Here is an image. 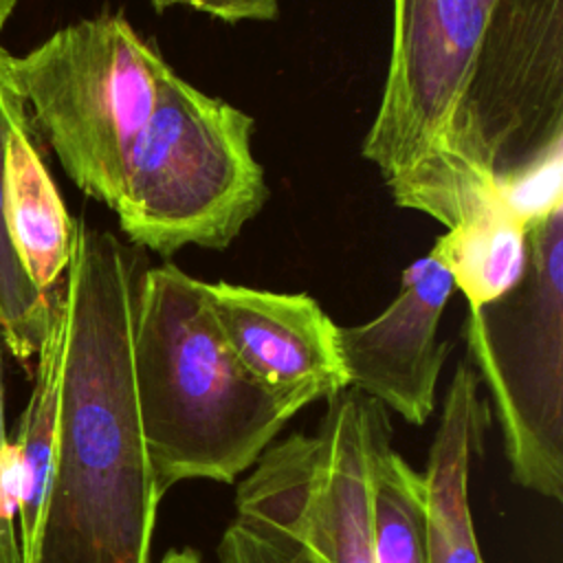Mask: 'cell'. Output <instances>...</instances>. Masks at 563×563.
I'll use <instances>...</instances> for the list:
<instances>
[{"mask_svg":"<svg viewBox=\"0 0 563 563\" xmlns=\"http://www.w3.org/2000/svg\"><path fill=\"white\" fill-rule=\"evenodd\" d=\"M0 563H22L20 464L11 440L0 449Z\"/></svg>","mask_w":563,"mask_h":563,"instance_id":"cell-19","label":"cell"},{"mask_svg":"<svg viewBox=\"0 0 563 563\" xmlns=\"http://www.w3.org/2000/svg\"><path fill=\"white\" fill-rule=\"evenodd\" d=\"M152 7L163 13L174 7H187L198 13H207L229 24L238 22H271L279 15V0H150Z\"/></svg>","mask_w":563,"mask_h":563,"instance_id":"cell-20","label":"cell"},{"mask_svg":"<svg viewBox=\"0 0 563 563\" xmlns=\"http://www.w3.org/2000/svg\"><path fill=\"white\" fill-rule=\"evenodd\" d=\"M253 130L251 114L169 66L114 207L125 242L161 257L187 244L227 249L268 200Z\"/></svg>","mask_w":563,"mask_h":563,"instance_id":"cell-4","label":"cell"},{"mask_svg":"<svg viewBox=\"0 0 563 563\" xmlns=\"http://www.w3.org/2000/svg\"><path fill=\"white\" fill-rule=\"evenodd\" d=\"M24 125H33L31 110L15 70V55L0 44V339L22 365L35 361L53 312V299L40 295L18 266L2 218L4 154L9 136Z\"/></svg>","mask_w":563,"mask_h":563,"instance_id":"cell-14","label":"cell"},{"mask_svg":"<svg viewBox=\"0 0 563 563\" xmlns=\"http://www.w3.org/2000/svg\"><path fill=\"white\" fill-rule=\"evenodd\" d=\"M479 376L464 358L446 389L424 477V530L429 563H486L468 504V473L490 411Z\"/></svg>","mask_w":563,"mask_h":563,"instance_id":"cell-11","label":"cell"},{"mask_svg":"<svg viewBox=\"0 0 563 563\" xmlns=\"http://www.w3.org/2000/svg\"><path fill=\"white\" fill-rule=\"evenodd\" d=\"M211 312L244 369L295 413L347 389L336 323L306 292L205 282Z\"/></svg>","mask_w":563,"mask_h":563,"instance_id":"cell-10","label":"cell"},{"mask_svg":"<svg viewBox=\"0 0 563 563\" xmlns=\"http://www.w3.org/2000/svg\"><path fill=\"white\" fill-rule=\"evenodd\" d=\"M2 218L18 266L40 295L51 297L70 264L75 218L44 163L35 125L18 128L7 141Z\"/></svg>","mask_w":563,"mask_h":563,"instance_id":"cell-12","label":"cell"},{"mask_svg":"<svg viewBox=\"0 0 563 563\" xmlns=\"http://www.w3.org/2000/svg\"><path fill=\"white\" fill-rule=\"evenodd\" d=\"M497 198L526 227L563 207V154L506 183L497 189Z\"/></svg>","mask_w":563,"mask_h":563,"instance_id":"cell-17","label":"cell"},{"mask_svg":"<svg viewBox=\"0 0 563 563\" xmlns=\"http://www.w3.org/2000/svg\"><path fill=\"white\" fill-rule=\"evenodd\" d=\"M134 387L156 488L187 479L231 484L295 411L229 347L205 282L176 264L143 275L134 323Z\"/></svg>","mask_w":563,"mask_h":563,"instance_id":"cell-2","label":"cell"},{"mask_svg":"<svg viewBox=\"0 0 563 563\" xmlns=\"http://www.w3.org/2000/svg\"><path fill=\"white\" fill-rule=\"evenodd\" d=\"M158 563H202V561L194 548H172L163 554Z\"/></svg>","mask_w":563,"mask_h":563,"instance_id":"cell-21","label":"cell"},{"mask_svg":"<svg viewBox=\"0 0 563 563\" xmlns=\"http://www.w3.org/2000/svg\"><path fill=\"white\" fill-rule=\"evenodd\" d=\"M18 0H0V29L7 24V20L11 18L13 9H15Z\"/></svg>","mask_w":563,"mask_h":563,"instance_id":"cell-23","label":"cell"},{"mask_svg":"<svg viewBox=\"0 0 563 563\" xmlns=\"http://www.w3.org/2000/svg\"><path fill=\"white\" fill-rule=\"evenodd\" d=\"M169 64L121 11L57 29L15 70L35 130L62 169L114 211Z\"/></svg>","mask_w":563,"mask_h":563,"instance_id":"cell-5","label":"cell"},{"mask_svg":"<svg viewBox=\"0 0 563 563\" xmlns=\"http://www.w3.org/2000/svg\"><path fill=\"white\" fill-rule=\"evenodd\" d=\"M453 288L451 273L429 251L400 273L398 295L378 317L361 325H336L347 387L409 424H424L451 350V343L438 341V325Z\"/></svg>","mask_w":563,"mask_h":563,"instance_id":"cell-9","label":"cell"},{"mask_svg":"<svg viewBox=\"0 0 563 563\" xmlns=\"http://www.w3.org/2000/svg\"><path fill=\"white\" fill-rule=\"evenodd\" d=\"M57 295V292H55ZM57 383H59V328L53 312L35 356L33 389L13 440L20 464V543L22 563H29L51 482L55 429H57Z\"/></svg>","mask_w":563,"mask_h":563,"instance_id":"cell-15","label":"cell"},{"mask_svg":"<svg viewBox=\"0 0 563 563\" xmlns=\"http://www.w3.org/2000/svg\"><path fill=\"white\" fill-rule=\"evenodd\" d=\"M374 563H429L424 530V477L385 442L372 479Z\"/></svg>","mask_w":563,"mask_h":563,"instance_id":"cell-16","label":"cell"},{"mask_svg":"<svg viewBox=\"0 0 563 563\" xmlns=\"http://www.w3.org/2000/svg\"><path fill=\"white\" fill-rule=\"evenodd\" d=\"M143 249L75 220L55 295L57 429L46 501L29 563H150L156 488L134 387Z\"/></svg>","mask_w":563,"mask_h":563,"instance_id":"cell-1","label":"cell"},{"mask_svg":"<svg viewBox=\"0 0 563 563\" xmlns=\"http://www.w3.org/2000/svg\"><path fill=\"white\" fill-rule=\"evenodd\" d=\"M391 440L387 409L347 387L314 433L271 444L235 493V519L284 534L319 563H374L372 479Z\"/></svg>","mask_w":563,"mask_h":563,"instance_id":"cell-7","label":"cell"},{"mask_svg":"<svg viewBox=\"0 0 563 563\" xmlns=\"http://www.w3.org/2000/svg\"><path fill=\"white\" fill-rule=\"evenodd\" d=\"M9 442L4 431V385H2V339H0V449Z\"/></svg>","mask_w":563,"mask_h":563,"instance_id":"cell-22","label":"cell"},{"mask_svg":"<svg viewBox=\"0 0 563 563\" xmlns=\"http://www.w3.org/2000/svg\"><path fill=\"white\" fill-rule=\"evenodd\" d=\"M431 253L446 266L468 308H479L521 282L528 264V227L495 198L446 229Z\"/></svg>","mask_w":563,"mask_h":563,"instance_id":"cell-13","label":"cell"},{"mask_svg":"<svg viewBox=\"0 0 563 563\" xmlns=\"http://www.w3.org/2000/svg\"><path fill=\"white\" fill-rule=\"evenodd\" d=\"M563 154V0H499L438 150L387 183L396 207L446 229Z\"/></svg>","mask_w":563,"mask_h":563,"instance_id":"cell-3","label":"cell"},{"mask_svg":"<svg viewBox=\"0 0 563 563\" xmlns=\"http://www.w3.org/2000/svg\"><path fill=\"white\" fill-rule=\"evenodd\" d=\"M499 0H394L391 53L361 154L385 185L440 145L471 59Z\"/></svg>","mask_w":563,"mask_h":563,"instance_id":"cell-8","label":"cell"},{"mask_svg":"<svg viewBox=\"0 0 563 563\" xmlns=\"http://www.w3.org/2000/svg\"><path fill=\"white\" fill-rule=\"evenodd\" d=\"M466 358L486 385L515 484L563 499V207L528 224L521 282L468 308Z\"/></svg>","mask_w":563,"mask_h":563,"instance_id":"cell-6","label":"cell"},{"mask_svg":"<svg viewBox=\"0 0 563 563\" xmlns=\"http://www.w3.org/2000/svg\"><path fill=\"white\" fill-rule=\"evenodd\" d=\"M220 563H319L292 539L233 519L218 545Z\"/></svg>","mask_w":563,"mask_h":563,"instance_id":"cell-18","label":"cell"}]
</instances>
